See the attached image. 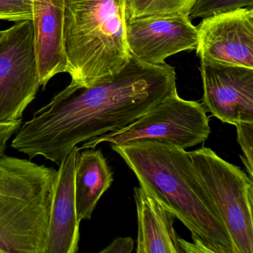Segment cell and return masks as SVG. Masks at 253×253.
Instances as JSON below:
<instances>
[{
	"instance_id": "cell-1",
	"label": "cell",
	"mask_w": 253,
	"mask_h": 253,
	"mask_svg": "<svg viewBox=\"0 0 253 253\" xmlns=\"http://www.w3.org/2000/svg\"><path fill=\"white\" fill-rule=\"evenodd\" d=\"M175 69L131 54L118 73L88 87L69 84L23 123L11 146L60 166L81 143L119 131L174 93Z\"/></svg>"
},
{
	"instance_id": "cell-2",
	"label": "cell",
	"mask_w": 253,
	"mask_h": 253,
	"mask_svg": "<svg viewBox=\"0 0 253 253\" xmlns=\"http://www.w3.org/2000/svg\"><path fill=\"white\" fill-rule=\"evenodd\" d=\"M140 186L190 231L183 253H235L230 235L188 152L167 142L137 140L111 145Z\"/></svg>"
},
{
	"instance_id": "cell-3",
	"label": "cell",
	"mask_w": 253,
	"mask_h": 253,
	"mask_svg": "<svg viewBox=\"0 0 253 253\" xmlns=\"http://www.w3.org/2000/svg\"><path fill=\"white\" fill-rule=\"evenodd\" d=\"M66 73L88 87L118 73L131 57L126 0H65Z\"/></svg>"
},
{
	"instance_id": "cell-4",
	"label": "cell",
	"mask_w": 253,
	"mask_h": 253,
	"mask_svg": "<svg viewBox=\"0 0 253 253\" xmlns=\"http://www.w3.org/2000/svg\"><path fill=\"white\" fill-rule=\"evenodd\" d=\"M188 155L230 235L235 253H253V179L210 148Z\"/></svg>"
},
{
	"instance_id": "cell-5",
	"label": "cell",
	"mask_w": 253,
	"mask_h": 253,
	"mask_svg": "<svg viewBox=\"0 0 253 253\" xmlns=\"http://www.w3.org/2000/svg\"><path fill=\"white\" fill-rule=\"evenodd\" d=\"M211 133L210 118L204 104L179 97H166L128 126L91 139L79 150L95 149L103 143L121 145L137 140L167 142L186 149L204 143Z\"/></svg>"
},
{
	"instance_id": "cell-6",
	"label": "cell",
	"mask_w": 253,
	"mask_h": 253,
	"mask_svg": "<svg viewBox=\"0 0 253 253\" xmlns=\"http://www.w3.org/2000/svg\"><path fill=\"white\" fill-rule=\"evenodd\" d=\"M40 87L33 25L18 22L0 38V123L23 121Z\"/></svg>"
},
{
	"instance_id": "cell-7",
	"label": "cell",
	"mask_w": 253,
	"mask_h": 253,
	"mask_svg": "<svg viewBox=\"0 0 253 253\" xmlns=\"http://www.w3.org/2000/svg\"><path fill=\"white\" fill-rule=\"evenodd\" d=\"M196 27L201 60L253 69V6L203 19Z\"/></svg>"
},
{
	"instance_id": "cell-8",
	"label": "cell",
	"mask_w": 253,
	"mask_h": 253,
	"mask_svg": "<svg viewBox=\"0 0 253 253\" xmlns=\"http://www.w3.org/2000/svg\"><path fill=\"white\" fill-rule=\"evenodd\" d=\"M203 104L224 124L253 123V69L201 60Z\"/></svg>"
},
{
	"instance_id": "cell-9",
	"label": "cell",
	"mask_w": 253,
	"mask_h": 253,
	"mask_svg": "<svg viewBox=\"0 0 253 253\" xmlns=\"http://www.w3.org/2000/svg\"><path fill=\"white\" fill-rule=\"evenodd\" d=\"M130 53L144 63L162 64L168 57L195 49L198 30L188 16L126 19Z\"/></svg>"
},
{
	"instance_id": "cell-10",
	"label": "cell",
	"mask_w": 253,
	"mask_h": 253,
	"mask_svg": "<svg viewBox=\"0 0 253 253\" xmlns=\"http://www.w3.org/2000/svg\"><path fill=\"white\" fill-rule=\"evenodd\" d=\"M51 204L0 194V253H45Z\"/></svg>"
},
{
	"instance_id": "cell-11",
	"label": "cell",
	"mask_w": 253,
	"mask_h": 253,
	"mask_svg": "<svg viewBox=\"0 0 253 253\" xmlns=\"http://www.w3.org/2000/svg\"><path fill=\"white\" fill-rule=\"evenodd\" d=\"M78 146L62 161L53 188L45 253L79 251L80 224L75 202V178Z\"/></svg>"
},
{
	"instance_id": "cell-12",
	"label": "cell",
	"mask_w": 253,
	"mask_h": 253,
	"mask_svg": "<svg viewBox=\"0 0 253 253\" xmlns=\"http://www.w3.org/2000/svg\"><path fill=\"white\" fill-rule=\"evenodd\" d=\"M35 54L41 86L66 73L64 44L65 0H32Z\"/></svg>"
},
{
	"instance_id": "cell-13",
	"label": "cell",
	"mask_w": 253,
	"mask_h": 253,
	"mask_svg": "<svg viewBox=\"0 0 253 253\" xmlns=\"http://www.w3.org/2000/svg\"><path fill=\"white\" fill-rule=\"evenodd\" d=\"M137 209V253H183L173 223L175 217L141 186L134 189Z\"/></svg>"
},
{
	"instance_id": "cell-14",
	"label": "cell",
	"mask_w": 253,
	"mask_h": 253,
	"mask_svg": "<svg viewBox=\"0 0 253 253\" xmlns=\"http://www.w3.org/2000/svg\"><path fill=\"white\" fill-rule=\"evenodd\" d=\"M57 170L31 160L0 155V194L51 204Z\"/></svg>"
},
{
	"instance_id": "cell-15",
	"label": "cell",
	"mask_w": 253,
	"mask_h": 253,
	"mask_svg": "<svg viewBox=\"0 0 253 253\" xmlns=\"http://www.w3.org/2000/svg\"><path fill=\"white\" fill-rule=\"evenodd\" d=\"M80 151L75 170V202L81 221L90 220L102 195L113 182V172L100 149Z\"/></svg>"
},
{
	"instance_id": "cell-16",
	"label": "cell",
	"mask_w": 253,
	"mask_h": 253,
	"mask_svg": "<svg viewBox=\"0 0 253 253\" xmlns=\"http://www.w3.org/2000/svg\"><path fill=\"white\" fill-rule=\"evenodd\" d=\"M196 0H126V19L188 16Z\"/></svg>"
},
{
	"instance_id": "cell-17",
	"label": "cell",
	"mask_w": 253,
	"mask_h": 253,
	"mask_svg": "<svg viewBox=\"0 0 253 253\" xmlns=\"http://www.w3.org/2000/svg\"><path fill=\"white\" fill-rule=\"evenodd\" d=\"M250 6H253V0H196L189 18H207Z\"/></svg>"
},
{
	"instance_id": "cell-18",
	"label": "cell",
	"mask_w": 253,
	"mask_h": 253,
	"mask_svg": "<svg viewBox=\"0 0 253 253\" xmlns=\"http://www.w3.org/2000/svg\"><path fill=\"white\" fill-rule=\"evenodd\" d=\"M32 17V0H0V20L18 23Z\"/></svg>"
},
{
	"instance_id": "cell-19",
	"label": "cell",
	"mask_w": 253,
	"mask_h": 253,
	"mask_svg": "<svg viewBox=\"0 0 253 253\" xmlns=\"http://www.w3.org/2000/svg\"><path fill=\"white\" fill-rule=\"evenodd\" d=\"M237 128V140L243 152L241 161L245 166L247 174L253 177V123L239 124Z\"/></svg>"
},
{
	"instance_id": "cell-20",
	"label": "cell",
	"mask_w": 253,
	"mask_h": 253,
	"mask_svg": "<svg viewBox=\"0 0 253 253\" xmlns=\"http://www.w3.org/2000/svg\"><path fill=\"white\" fill-rule=\"evenodd\" d=\"M23 121L0 123V155L5 154L8 140L17 132Z\"/></svg>"
},
{
	"instance_id": "cell-21",
	"label": "cell",
	"mask_w": 253,
	"mask_h": 253,
	"mask_svg": "<svg viewBox=\"0 0 253 253\" xmlns=\"http://www.w3.org/2000/svg\"><path fill=\"white\" fill-rule=\"evenodd\" d=\"M134 240L129 237L116 238L108 247L100 252V253H131L134 250Z\"/></svg>"
},
{
	"instance_id": "cell-22",
	"label": "cell",
	"mask_w": 253,
	"mask_h": 253,
	"mask_svg": "<svg viewBox=\"0 0 253 253\" xmlns=\"http://www.w3.org/2000/svg\"><path fill=\"white\" fill-rule=\"evenodd\" d=\"M4 31H0V38L2 36V35H3Z\"/></svg>"
}]
</instances>
